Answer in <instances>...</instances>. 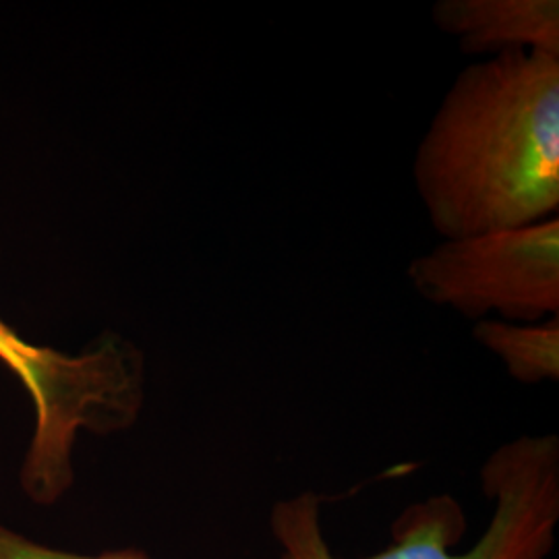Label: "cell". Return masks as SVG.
Returning a JSON list of instances; mask_svg holds the SVG:
<instances>
[{
	"mask_svg": "<svg viewBox=\"0 0 559 559\" xmlns=\"http://www.w3.org/2000/svg\"><path fill=\"white\" fill-rule=\"evenodd\" d=\"M413 179L443 240L558 216L559 59L516 52L462 69L417 145Z\"/></svg>",
	"mask_w": 559,
	"mask_h": 559,
	"instance_id": "6da1fadb",
	"label": "cell"
},
{
	"mask_svg": "<svg viewBox=\"0 0 559 559\" xmlns=\"http://www.w3.org/2000/svg\"><path fill=\"white\" fill-rule=\"evenodd\" d=\"M485 498L493 500L487 531L466 551H454L468 520L450 493L408 506L392 526V543L362 559H547L559 522V438L520 436L506 441L480 468ZM270 531L280 559H340L321 526V498L305 491L278 501Z\"/></svg>",
	"mask_w": 559,
	"mask_h": 559,
	"instance_id": "7a4b0ae2",
	"label": "cell"
},
{
	"mask_svg": "<svg viewBox=\"0 0 559 559\" xmlns=\"http://www.w3.org/2000/svg\"><path fill=\"white\" fill-rule=\"evenodd\" d=\"M0 362L21 381L34 406L21 485L29 500L48 506L73 485L80 433L129 429L145 399L140 348L119 334H102L80 355L32 344L0 320Z\"/></svg>",
	"mask_w": 559,
	"mask_h": 559,
	"instance_id": "3957f363",
	"label": "cell"
},
{
	"mask_svg": "<svg viewBox=\"0 0 559 559\" xmlns=\"http://www.w3.org/2000/svg\"><path fill=\"white\" fill-rule=\"evenodd\" d=\"M420 297L466 320L559 316V218L448 239L408 263Z\"/></svg>",
	"mask_w": 559,
	"mask_h": 559,
	"instance_id": "277c9868",
	"label": "cell"
},
{
	"mask_svg": "<svg viewBox=\"0 0 559 559\" xmlns=\"http://www.w3.org/2000/svg\"><path fill=\"white\" fill-rule=\"evenodd\" d=\"M433 25L473 57L545 55L559 59L558 0H438Z\"/></svg>",
	"mask_w": 559,
	"mask_h": 559,
	"instance_id": "5b68a950",
	"label": "cell"
},
{
	"mask_svg": "<svg viewBox=\"0 0 559 559\" xmlns=\"http://www.w3.org/2000/svg\"><path fill=\"white\" fill-rule=\"evenodd\" d=\"M473 338L506 365L512 380L528 385L559 380V316L537 323L480 320Z\"/></svg>",
	"mask_w": 559,
	"mask_h": 559,
	"instance_id": "8992f818",
	"label": "cell"
},
{
	"mask_svg": "<svg viewBox=\"0 0 559 559\" xmlns=\"http://www.w3.org/2000/svg\"><path fill=\"white\" fill-rule=\"evenodd\" d=\"M0 559H152L140 549H119V551H106L98 556H85L62 551L57 547L41 545L38 540L27 539L17 531L9 528L0 522Z\"/></svg>",
	"mask_w": 559,
	"mask_h": 559,
	"instance_id": "52a82bcc",
	"label": "cell"
}]
</instances>
